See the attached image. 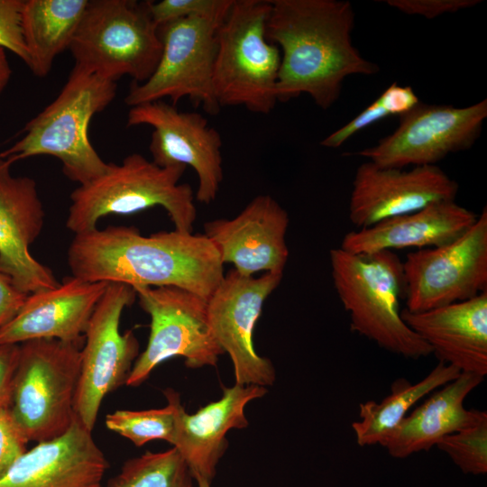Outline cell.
I'll return each mask as SVG.
<instances>
[{
	"mask_svg": "<svg viewBox=\"0 0 487 487\" xmlns=\"http://www.w3.org/2000/svg\"><path fill=\"white\" fill-rule=\"evenodd\" d=\"M67 261L85 281L138 287L174 286L207 300L224 279V263L203 234L161 231L142 235L134 226L110 225L77 234Z\"/></svg>",
	"mask_w": 487,
	"mask_h": 487,
	"instance_id": "1",
	"label": "cell"
},
{
	"mask_svg": "<svg viewBox=\"0 0 487 487\" xmlns=\"http://www.w3.org/2000/svg\"><path fill=\"white\" fill-rule=\"evenodd\" d=\"M266 39L280 48L278 102L307 94L326 110L339 98L345 78L379 67L352 43L354 11L348 1L270 0Z\"/></svg>",
	"mask_w": 487,
	"mask_h": 487,
	"instance_id": "2",
	"label": "cell"
},
{
	"mask_svg": "<svg viewBox=\"0 0 487 487\" xmlns=\"http://www.w3.org/2000/svg\"><path fill=\"white\" fill-rule=\"evenodd\" d=\"M116 95V81L74 65L56 98L24 126V135L0 152L11 164L34 156H52L62 172L78 185L102 174L108 162L96 152L88 137L92 117L105 110Z\"/></svg>",
	"mask_w": 487,
	"mask_h": 487,
	"instance_id": "3",
	"label": "cell"
},
{
	"mask_svg": "<svg viewBox=\"0 0 487 487\" xmlns=\"http://www.w3.org/2000/svg\"><path fill=\"white\" fill-rule=\"evenodd\" d=\"M334 287L349 314L353 332L400 356L418 359L430 346L401 318L404 298L402 262L392 251L352 253L329 252Z\"/></svg>",
	"mask_w": 487,
	"mask_h": 487,
	"instance_id": "4",
	"label": "cell"
},
{
	"mask_svg": "<svg viewBox=\"0 0 487 487\" xmlns=\"http://www.w3.org/2000/svg\"><path fill=\"white\" fill-rule=\"evenodd\" d=\"M186 168L161 167L140 153L127 155L120 164L108 162L104 174L71 192L66 226L81 234L96 229L104 216L161 207L175 230L192 233L197 218L193 191L189 184L179 183Z\"/></svg>",
	"mask_w": 487,
	"mask_h": 487,
	"instance_id": "5",
	"label": "cell"
},
{
	"mask_svg": "<svg viewBox=\"0 0 487 487\" xmlns=\"http://www.w3.org/2000/svg\"><path fill=\"white\" fill-rule=\"evenodd\" d=\"M270 0H234L220 23L213 88L221 107L267 115L275 107L280 51L266 39Z\"/></svg>",
	"mask_w": 487,
	"mask_h": 487,
	"instance_id": "6",
	"label": "cell"
},
{
	"mask_svg": "<svg viewBox=\"0 0 487 487\" xmlns=\"http://www.w3.org/2000/svg\"><path fill=\"white\" fill-rule=\"evenodd\" d=\"M75 64L104 78L143 83L155 70L162 45L149 1L88 0L69 48Z\"/></svg>",
	"mask_w": 487,
	"mask_h": 487,
	"instance_id": "7",
	"label": "cell"
},
{
	"mask_svg": "<svg viewBox=\"0 0 487 487\" xmlns=\"http://www.w3.org/2000/svg\"><path fill=\"white\" fill-rule=\"evenodd\" d=\"M83 343L35 339L20 344L9 410L28 442L51 440L70 427Z\"/></svg>",
	"mask_w": 487,
	"mask_h": 487,
	"instance_id": "8",
	"label": "cell"
},
{
	"mask_svg": "<svg viewBox=\"0 0 487 487\" xmlns=\"http://www.w3.org/2000/svg\"><path fill=\"white\" fill-rule=\"evenodd\" d=\"M224 19L192 16L159 26L162 51L158 65L146 81L132 83L125 105L133 107L169 97L176 106L188 97L206 113L216 115L221 108L214 94L213 72L216 32Z\"/></svg>",
	"mask_w": 487,
	"mask_h": 487,
	"instance_id": "9",
	"label": "cell"
},
{
	"mask_svg": "<svg viewBox=\"0 0 487 487\" xmlns=\"http://www.w3.org/2000/svg\"><path fill=\"white\" fill-rule=\"evenodd\" d=\"M134 289L140 307L151 317V331L126 385L139 386L161 363L177 355L185 358L188 368L216 364L225 352L212 332L207 299L174 286Z\"/></svg>",
	"mask_w": 487,
	"mask_h": 487,
	"instance_id": "10",
	"label": "cell"
},
{
	"mask_svg": "<svg viewBox=\"0 0 487 487\" xmlns=\"http://www.w3.org/2000/svg\"><path fill=\"white\" fill-rule=\"evenodd\" d=\"M135 298L136 291L132 286L109 283L84 335L74 413L91 432L103 400L126 383L139 354L134 334L130 330L120 332L122 313Z\"/></svg>",
	"mask_w": 487,
	"mask_h": 487,
	"instance_id": "11",
	"label": "cell"
},
{
	"mask_svg": "<svg viewBox=\"0 0 487 487\" xmlns=\"http://www.w3.org/2000/svg\"><path fill=\"white\" fill-rule=\"evenodd\" d=\"M406 309L422 312L487 291V208L453 242L410 252L402 262Z\"/></svg>",
	"mask_w": 487,
	"mask_h": 487,
	"instance_id": "12",
	"label": "cell"
},
{
	"mask_svg": "<svg viewBox=\"0 0 487 487\" xmlns=\"http://www.w3.org/2000/svg\"><path fill=\"white\" fill-rule=\"evenodd\" d=\"M487 117V100L465 107L418 103L400 116L398 128L358 155L381 167L436 165L470 149Z\"/></svg>",
	"mask_w": 487,
	"mask_h": 487,
	"instance_id": "13",
	"label": "cell"
},
{
	"mask_svg": "<svg viewBox=\"0 0 487 487\" xmlns=\"http://www.w3.org/2000/svg\"><path fill=\"white\" fill-rule=\"evenodd\" d=\"M126 125L152 127V161L161 167H191L198 179L196 199L204 204L216 199L224 178L223 141L205 116L158 100L130 107Z\"/></svg>",
	"mask_w": 487,
	"mask_h": 487,
	"instance_id": "14",
	"label": "cell"
},
{
	"mask_svg": "<svg viewBox=\"0 0 487 487\" xmlns=\"http://www.w3.org/2000/svg\"><path fill=\"white\" fill-rule=\"evenodd\" d=\"M281 279L282 273L246 277L232 269L207 300L212 332L231 357L236 384L265 387L275 381V369L255 352L253 335L266 299Z\"/></svg>",
	"mask_w": 487,
	"mask_h": 487,
	"instance_id": "15",
	"label": "cell"
},
{
	"mask_svg": "<svg viewBox=\"0 0 487 487\" xmlns=\"http://www.w3.org/2000/svg\"><path fill=\"white\" fill-rule=\"evenodd\" d=\"M458 184L436 165L381 167L367 161L354 174L349 218L360 228L422 209L433 203L455 200Z\"/></svg>",
	"mask_w": 487,
	"mask_h": 487,
	"instance_id": "16",
	"label": "cell"
},
{
	"mask_svg": "<svg viewBox=\"0 0 487 487\" xmlns=\"http://www.w3.org/2000/svg\"><path fill=\"white\" fill-rule=\"evenodd\" d=\"M0 159V271L29 295L59 285L53 271L38 262L30 246L43 228L45 212L35 180L14 176Z\"/></svg>",
	"mask_w": 487,
	"mask_h": 487,
	"instance_id": "17",
	"label": "cell"
},
{
	"mask_svg": "<svg viewBox=\"0 0 487 487\" xmlns=\"http://www.w3.org/2000/svg\"><path fill=\"white\" fill-rule=\"evenodd\" d=\"M289 214L273 198L260 195L235 217L206 222L204 234L222 262L232 263L243 276L260 271L283 273L289 259Z\"/></svg>",
	"mask_w": 487,
	"mask_h": 487,
	"instance_id": "18",
	"label": "cell"
},
{
	"mask_svg": "<svg viewBox=\"0 0 487 487\" xmlns=\"http://www.w3.org/2000/svg\"><path fill=\"white\" fill-rule=\"evenodd\" d=\"M108 462L75 416L68 431L27 450L0 479V487H101Z\"/></svg>",
	"mask_w": 487,
	"mask_h": 487,
	"instance_id": "19",
	"label": "cell"
},
{
	"mask_svg": "<svg viewBox=\"0 0 487 487\" xmlns=\"http://www.w3.org/2000/svg\"><path fill=\"white\" fill-rule=\"evenodd\" d=\"M109 283L74 276L29 294L14 318L0 329V344L35 339L83 342L92 314Z\"/></svg>",
	"mask_w": 487,
	"mask_h": 487,
	"instance_id": "20",
	"label": "cell"
},
{
	"mask_svg": "<svg viewBox=\"0 0 487 487\" xmlns=\"http://www.w3.org/2000/svg\"><path fill=\"white\" fill-rule=\"evenodd\" d=\"M403 321L439 360L461 372L487 374V291L422 312H400Z\"/></svg>",
	"mask_w": 487,
	"mask_h": 487,
	"instance_id": "21",
	"label": "cell"
},
{
	"mask_svg": "<svg viewBox=\"0 0 487 487\" xmlns=\"http://www.w3.org/2000/svg\"><path fill=\"white\" fill-rule=\"evenodd\" d=\"M265 387L234 384L224 388L220 400L190 415L180 400L176 407L175 433L172 442L194 479L201 477L212 482L216 465L226 449L225 435L231 428L248 426L245 406L266 394Z\"/></svg>",
	"mask_w": 487,
	"mask_h": 487,
	"instance_id": "22",
	"label": "cell"
},
{
	"mask_svg": "<svg viewBox=\"0 0 487 487\" xmlns=\"http://www.w3.org/2000/svg\"><path fill=\"white\" fill-rule=\"evenodd\" d=\"M478 216L455 200L438 201L415 212L351 231L345 234L340 248L352 253H372L437 247L463 235Z\"/></svg>",
	"mask_w": 487,
	"mask_h": 487,
	"instance_id": "23",
	"label": "cell"
},
{
	"mask_svg": "<svg viewBox=\"0 0 487 487\" xmlns=\"http://www.w3.org/2000/svg\"><path fill=\"white\" fill-rule=\"evenodd\" d=\"M483 378L474 373L461 372L440 390L431 392L380 445L391 456L406 458L415 453L427 451L444 436L473 425L487 412L467 409L464 403Z\"/></svg>",
	"mask_w": 487,
	"mask_h": 487,
	"instance_id": "24",
	"label": "cell"
},
{
	"mask_svg": "<svg viewBox=\"0 0 487 487\" xmlns=\"http://www.w3.org/2000/svg\"><path fill=\"white\" fill-rule=\"evenodd\" d=\"M88 0H24L21 27L31 71L46 77L69 50Z\"/></svg>",
	"mask_w": 487,
	"mask_h": 487,
	"instance_id": "25",
	"label": "cell"
},
{
	"mask_svg": "<svg viewBox=\"0 0 487 487\" xmlns=\"http://www.w3.org/2000/svg\"><path fill=\"white\" fill-rule=\"evenodd\" d=\"M460 373L455 367L439 362L421 381L411 383L405 378L397 379L391 384V393L381 401L360 403V419L352 423L357 444L360 446L380 445L415 403L452 381Z\"/></svg>",
	"mask_w": 487,
	"mask_h": 487,
	"instance_id": "26",
	"label": "cell"
},
{
	"mask_svg": "<svg viewBox=\"0 0 487 487\" xmlns=\"http://www.w3.org/2000/svg\"><path fill=\"white\" fill-rule=\"evenodd\" d=\"M193 479L179 451L171 447L127 460L106 487H194Z\"/></svg>",
	"mask_w": 487,
	"mask_h": 487,
	"instance_id": "27",
	"label": "cell"
},
{
	"mask_svg": "<svg viewBox=\"0 0 487 487\" xmlns=\"http://www.w3.org/2000/svg\"><path fill=\"white\" fill-rule=\"evenodd\" d=\"M167 406L146 410L120 409L107 414L106 427L129 439L136 446L152 440H164L172 444L175 433L176 407L180 400L172 389L164 391Z\"/></svg>",
	"mask_w": 487,
	"mask_h": 487,
	"instance_id": "28",
	"label": "cell"
},
{
	"mask_svg": "<svg viewBox=\"0 0 487 487\" xmlns=\"http://www.w3.org/2000/svg\"><path fill=\"white\" fill-rule=\"evenodd\" d=\"M418 103L411 87L393 83L354 118L323 139L320 144L326 148H338L359 131L388 116H401Z\"/></svg>",
	"mask_w": 487,
	"mask_h": 487,
	"instance_id": "29",
	"label": "cell"
},
{
	"mask_svg": "<svg viewBox=\"0 0 487 487\" xmlns=\"http://www.w3.org/2000/svg\"><path fill=\"white\" fill-rule=\"evenodd\" d=\"M436 446L464 473H487V415L472 426L441 438Z\"/></svg>",
	"mask_w": 487,
	"mask_h": 487,
	"instance_id": "30",
	"label": "cell"
},
{
	"mask_svg": "<svg viewBox=\"0 0 487 487\" xmlns=\"http://www.w3.org/2000/svg\"><path fill=\"white\" fill-rule=\"evenodd\" d=\"M234 0H161L149 1V11L159 27L165 23L192 17L225 18Z\"/></svg>",
	"mask_w": 487,
	"mask_h": 487,
	"instance_id": "31",
	"label": "cell"
},
{
	"mask_svg": "<svg viewBox=\"0 0 487 487\" xmlns=\"http://www.w3.org/2000/svg\"><path fill=\"white\" fill-rule=\"evenodd\" d=\"M23 3L24 0H0V47L13 52L29 68L30 57L21 27Z\"/></svg>",
	"mask_w": 487,
	"mask_h": 487,
	"instance_id": "32",
	"label": "cell"
},
{
	"mask_svg": "<svg viewBox=\"0 0 487 487\" xmlns=\"http://www.w3.org/2000/svg\"><path fill=\"white\" fill-rule=\"evenodd\" d=\"M27 444L9 408L0 409V479L28 450Z\"/></svg>",
	"mask_w": 487,
	"mask_h": 487,
	"instance_id": "33",
	"label": "cell"
},
{
	"mask_svg": "<svg viewBox=\"0 0 487 487\" xmlns=\"http://www.w3.org/2000/svg\"><path fill=\"white\" fill-rule=\"evenodd\" d=\"M478 0H388L387 5L399 11L433 19L444 14L455 13L474 6Z\"/></svg>",
	"mask_w": 487,
	"mask_h": 487,
	"instance_id": "34",
	"label": "cell"
},
{
	"mask_svg": "<svg viewBox=\"0 0 487 487\" xmlns=\"http://www.w3.org/2000/svg\"><path fill=\"white\" fill-rule=\"evenodd\" d=\"M20 345L0 344V409L9 408Z\"/></svg>",
	"mask_w": 487,
	"mask_h": 487,
	"instance_id": "35",
	"label": "cell"
},
{
	"mask_svg": "<svg viewBox=\"0 0 487 487\" xmlns=\"http://www.w3.org/2000/svg\"><path fill=\"white\" fill-rule=\"evenodd\" d=\"M27 296L9 275L0 271V329L18 313Z\"/></svg>",
	"mask_w": 487,
	"mask_h": 487,
	"instance_id": "36",
	"label": "cell"
},
{
	"mask_svg": "<svg viewBox=\"0 0 487 487\" xmlns=\"http://www.w3.org/2000/svg\"><path fill=\"white\" fill-rule=\"evenodd\" d=\"M13 75L6 51L0 47V96L8 86Z\"/></svg>",
	"mask_w": 487,
	"mask_h": 487,
	"instance_id": "37",
	"label": "cell"
},
{
	"mask_svg": "<svg viewBox=\"0 0 487 487\" xmlns=\"http://www.w3.org/2000/svg\"><path fill=\"white\" fill-rule=\"evenodd\" d=\"M198 483V487H210V482H208L206 479L198 477L195 479Z\"/></svg>",
	"mask_w": 487,
	"mask_h": 487,
	"instance_id": "38",
	"label": "cell"
}]
</instances>
